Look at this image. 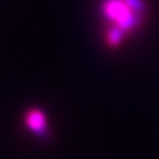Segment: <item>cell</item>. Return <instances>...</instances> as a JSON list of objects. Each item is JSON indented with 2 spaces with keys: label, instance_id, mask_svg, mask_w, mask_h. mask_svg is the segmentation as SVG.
<instances>
[{
  "label": "cell",
  "instance_id": "6da1fadb",
  "mask_svg": "<svg viewBox=\"0 0 159 159\" xmlns=\"http://www.w3.org/2000/svg\"><path fill=\"white\" fill-rule=\"evenodd\" d=\"M146 4L143 0H105L102 4L103 19L107 23V43L117 45L127 32L141 23Z\"/></svg>",
  "mask_w": 159,
  "mask_h": 159
},
{
  "label": "cell",
  "instance_id": "7a4b0ae2",
  "mask_svg": "<svg viewBox=\"0 0 159 159\" xmlns=\"http://www.w3.org/2000/svg\"><path fill=\"white\" fill-rule=\"evenodd\" d=\"M29 119V126H31V129H36V130H43L44 127V118L41 117V114H39L36 111H32L31 116L28 117Z\"/></svg>",
  "mask_w": 159,
  "mask_h": 159
}]
</instances>
